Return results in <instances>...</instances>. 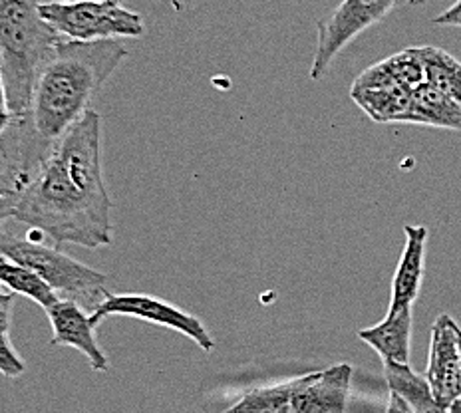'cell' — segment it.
<instances>
[{"instance_id": "e0dca14e", "label": "cell", "mask_w": 461, "mask_h": 413, "mask_svg": "<svg viewBox=\"0 0 461 413\" xmlns=\"http://www.w3.org/2000/svg\"><path fill=\"white\" fill-rule=\"evenodd\" d=\"M424 64V82L461 103V62L438 46H418Z\"/></svg>"}, {"instance_id": "ba28073f", "label": "cell", "mask_w": 461, "mask_h": 413, "mask_svg": "<svg viewBox=\"0 0 461 413\" xmlns=\"http://www.w3.org/2000/svg\"><path fill=\"white\" fill-rule=\"evenodd\" d=\"M459 326L447 314H439L431 326L429 362L426 380L429 383L431 396L441 408L449 409L459 400L457 378H459Z\"/></svg>"}, {"instance_id": "f546056e", "label": "cell", "mask_w": 461, "mask_h": 413, "mask_svg": "<svg viewBox=\"0 0 461 413\" xmlns=\"http://www.w3.org/2000/svg\"><path fill=\"white\" fill-rule=\"evenodd\" d=\"M286 413H291V411H286Z\"/></svg>"}, {"instance_id": "7a4b0ae2", "label": "cell", "mask_w": 461, "mask_h": 413, "mask_svg": "<svg viewBox=\"0 0 461 413\" xmlns=\"http://www.w3.org/2000/svg\"><path fill=\"white\" fill-rule=\"evenodd\" d=\"M128 48L122 40L76 42L64 40L38 74L31 105L0 136L13 159L28 171H36L52 148L78 123L126 60Z\"/></svg>"}, {"instance_id": "d4e9b609", "label": "cell", "mask_w": 461, "mask_h": 413, "mask_svg": "<svg viewBox=\"0 0 461 413\" xmlns=\"http://www.w3.org/2000/svg\"><path fill=\"white\" fill-rule=\"evenodd\" d=\"M386 413H416V411L411 409L410 403H408L406 400H403L402 396H398V393L390 391V400H388Z\"/></svg>"}, {"instance_id": "8992f818", "label": "cell", "mask_w": 461, "mask_h": 413, "mask_svg": "<svg viewBox=\"0 0 461 413\" xmlns=\"http://www.w3.org/2000/svg\"><path fill=\"white\" fill-rule=\"evenodd\" d=\"M398 0H342L319 22L311 80H321L346 46L386 18Z\"/></svg>"}, {"instance_id": "277c9868", "label": "cell", "mask_w": 461, "mask_h": 413, "mask_svg": "<svg viewBox=\"0 0 461 413\" xmlns=\"http://www.w3.org/2000/svg\"><path fill=\"white\" fill-rule=\"evenodd\" d=\"M0 258L31 268L52 288L60 301L80 304L90 314L108 299V276L62 253L60 248L36 241L31 235L18 238L0 229Z\"/></svg>"}, {"instance_id": "44dd1931", "label": "cell", "mask_w": 461, "mask_h": 413, "mask_svg": "<svg viewBox=\"0 0 461 413\" xmlns=\"http://www.w3.org/2000/svg\"><path fill=\"white\" fill-rule=\"evenodd\" d=\"M436 26H451V28H461V0H456L454 4L446 8L444 13H439L434 21Z\"/></svg>"}, {"instance_id": "4316f807", "label": "cell", "mask_w": 461, "mask_h": 413, "mask_svg": "<svg viewBox=\"0 0 461 413\" xmlns=\"http://www.w3.org/2000/svg\"><path fill=\"white\" fill-rule=\"evenodd\" d=\"M457 338H459V352H461V328H459V334H457ZM457 391H459V400H461V364H459V378H457Z\"/></svg>"}, {"instance_id": "d6986e66", "label": "cell", "mask_w": 461, "mask_h": 413, "mask_svg": "<svg viewBox=\"0 0 461 413\" xmlns=\"http://www.w3.org/2000/svg\"><path fill=\"white\" fill-rule=\"evenodd\" d=\"M296 386H299V378L281 382L276 386L253 388L243 393L241 400L225 413H286L291 411V400Z\"/></svg>"}, {"instance_id": "5bb4252c", "label": "cell", "mask_w": 461, "mask_h": 413, "mask_svg": "<svg viewBox=\"0 0 461 413\" xmlns=\"http://www.w3.org/2000/svg\"><path fill=\"white\" fill-rule=\"evenodd\" d=\"M350 98L376 123H411L414 88H410V85L350 90Z\"/></svg>"}, {"instance_id": "7c38bea8", "label": "cell", "mask_w": 461, "mask_h": 413, "mask_svg": "<svg viewBox=\"0 0 461 413\" xmlns=\"http://www.w3.org/2000/svg\"><path fill=\"white\" fill-rule=\"evenodd\" d=\"M421 82H424V64H421L420 48L410 46L388 56L386 60L372 64L352 84V90H378L390 85L416 88Z\"/></svg>"}, {"instance_id": "8fae6325", "label": "cell", "mask_w": 461, "mask_h": 413, "mask_svg": "<svg viewBox=\"0 0 461 413\" xmlns=\"http://www.w3.org/2000/svg\"><path fill=\"white\" fill-rule=\"evenodd\" d=\"M403 233H406V247L402 251L396 273H393L388 314L414 306L421 281H424L428 229L424 225H406Z\"/></svg>"}, {"instance_id": "f1b7e54d", "label": "cell", "mask_w": 461, "mask_h": 413, "mask_svg": "<svg viewBox=\"0 0 461 413\" xmlns=\"http://www.w3.org/2000/svg\"><path fill=\"white\" fill-rule=\"evenodd\" d=\"M406 3H408V4H411V6H416V4H421V3H424V0H406Z\"/></svg>"}, {"instance_id": "83f0119b", "label": "cell", "mask_w": 461, "mask_h": 413, "mask_svg": "<svg viewBox=\"0 0 461 413\" xmlns=\"http://www.w3.org/2000/svg\"><path fill=\"white\" fill-rule=\"evenodd\" d=\"M449 413H461V400H457L454 406L449 408Z\"/></svg>"}, {"instance_id": "ffe728a7", "label": "cell", "mask_w": 461, "mask_h": 413, "mask_svg": "<svg viewBox=\"0 0 461 413\" xmlns=\"http://www.w3.org/2000/svg\"><path fill=\"white\" fill-rule=\"evenodd\" d=\"M26 372V364L21 354L14 350V346L8 338V330H0V373L8 380L21 378Z\"/></svg>"}, {"instance_id": "cb8c5ba5", "label": "cell", "mask_w": 461, "mask_h": 413, "mask_svg": "<svg viewBox=\"0 0 461 413\" xmlns=\"http://www.w3.org/2000/svg\"><path fill=\"white\" fill-rule=\"evenodd\" d=\"M14 213H16V195L0 197V229H3L5 220L14 219Z\"/></svg>"}, {"instance_id": "9a60e30c", "label": "cell", "mask_w": 461, "mask_h": 413, "mask_svg": "<svg viewBox=\"0 0 461 413\" xmlns=\"http://www.w3.org/2000/svg\"><path fill=\"white\" fill-rule=\"evenodd\" d=\"M411 123L441 130L461 131V103L447 94L434 88L428 82H421L414 88L411 100Z\"/></svg>"}, {"instance_id": "4fadbf2b", "label": "cell", "mask_w": 461, "mask_h": 413, "mask_svg": "<svg viewBox=\"0 0 461 413\" xmlns=\"http://www.w3.org/2000/svg\"><path fill=\"white\" fill-rule=\"evenodd\" d=\"M411 306L400 312L386 314L380 324L358 332V338L378 352L382 362L408 364L411 340Z\"/></svg>"}, {"instance_id": "603a6c76", "label": "cell", "mask_w": 461, "mask_h": 413, "mask_svg": "<svg viewBox=\"0 0 461 413\" xmlns=\"http://www.w3.org/2000/svg\"><path fill=\"white\" fill-rule=\"evenodd\" d=\"M13 302H14V294L13 292H3V291H0V330L11 328Z\"/></svg>"}, {"instance_id": "9c48e42d", "label": "cell", "mask_w": 461, "mask_h": 413, "mask_svg": "<svg viewBox=\"0 0 461 413\" xmlns=\"http://www.w3.org/2000/svg\"><path fill=\"white\" fill-rule=\"evenodd\" d=\"M46 316L52 326V346H66V348L82 352L94 372L110 370V360L95 338L98 326L92 320L88 310H84L80 304L72 301H58L50 310H46Z\"/></svg>"}, {"instance_id": "2e32d148", "label": "cell", "mask_w": 461, "mask_h": 413, "mask_svg": "<svg viewBox=\"0 0 461 413\" xmlns=\"http://www.w3.org/2000/svg\"><path fill=\"white\" fill-rule=\"evenodd\" d=\"M384 376L390 391L406 400L416 413H449V409L441 408L431 396L428 380L411 370L408 364L384 362Z\"/></svg>"}, {"instance_id": "3957f363", "label": "cell", "mask_w": 461, "mask_h": 413, "mask_svg": "<svg viewBox=\"0 0 461 413\" xmlns=\"http://www.w3.org/2000/svg\"><path fill=\"white\" fill-rule=\"evenodd\" d=\"M41 4L42 0H0V70L13 118L26 113L38 74L66 40L44 21Z\"/></svg>"}, {"instance_id": "484cf974", "label": "cell", "mask_w": 461, "mask_h": 413, "mask_svg": "<svg viewBox=\"0 0 461 413\" xmlns=\"http://www.w3.org/2000/svg\"><path fill=\"white\" fill-rule=\"evenodd\" d=\"M42 3H60V4H76V3H118V4H122L123 0H42Z\"/></svg>"}, {"instance_id": "6da1fadb", "label": "cell", "mask_w": 461, "mask_h": 413, "mask_svg": "<svg viewBox=\"0 0 461 413\" xmlns=\"http://www.w3.org/2000/svg\"><path fill=\"white\" fill-rule=\"evenodd\" d=\"M14 219L58 245L98 248L113 243L98 112L86 113L18 191Z\"/></svg>"}, {"instance_id": "5b68a950", "label": "cell", "mask_w": 461, "mask_h": 413, "mask_svg": "<svg viewBox=\"0 0 461 413\" xmlns=\"http://www.w3.org/2000/svg\"><path fill=\"white\" fill-rule=\"evenodd\" d=\"M41 14L66 40L100 42L146 34L141 14L118 3H42Z\"/></svg>"}, {"instance_id": "7402d4cb", "label": "cell", "mask_w": 461, "mask_h": 413, "mask_svg": "<svg viewBox=\"0 0 461 413\" xmlns=\"http://www.w3.org/2000/svg\"><path fill=\"white\" fill-rule=\"evenodd\" d=\"M11 121H13V113H11V108H8L6 84H5L3 70H0V136H3L8 126H11Z\"/></svg>"}, {"instance_id": "30bf717a", "label": "cell", "mask_w": 461, "mask_h": 413, "mask_svg": "<svg viewBox=\"0 0 461 413\" xmlns=\"http://www.w3.org/2000/svg\"><path fill=\"white\" fill-rule=\"evenodd\" d=\"M350 382V364L301 376L291 400V413H346Z\"/></svg>"}, {"instance_id": "52a82bcc", "label": "cell", "mask_w": 461, "mask_h": 413, "mask_svg": "<svg viewBox=\"0 0 461 413\" xmlns=\"http://www.w3.org/2000/svg\"><path fill=\"white\" fill-rule=\"evenodd\" d=\"M110 316H128L143 322H151L163 328H171L185 338L194 340L201 350L211 352L215 348V342L211 338L209 330L197 316L177 309L176 304H169L149 294H108L98 309L92 312V320L98 326L104 319Z\"/></svg>"}, {"instance_id": "ac0fdd59", "label": "cell", "mask_w": 461, "mask_h": 413, "mask_svg": "<svg viewBox=\"0 0 461 413\" xmlns=\"http://www.w3.org/2000/svg\"><path fill=\"white\" fill-rule=\"evenodd\" d=\"M0 284L11 288L13 294H23L38 306H42L44 312L50 310L60 301L52 288L31 268L6 261V258H0Z\"/></svg>"}]
</instances>
